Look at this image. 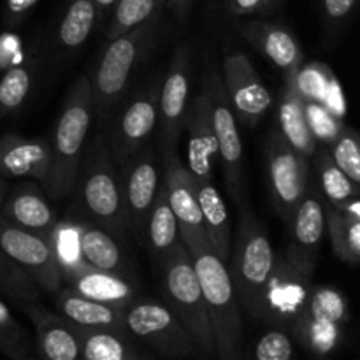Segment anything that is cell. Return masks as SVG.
<instances>
[{
    "mask_svg": "<svg viewBox=\"0 0 360 360\" xmlns=\"http://www.w3.org/2000/svg\"><path fill=\"white\" fill-rule=\"evenodd\" d=\"M91 122V84L86 76H81L70 86L51 139H48L49 164L41 185L51 199L62 200L74 193Z\"/></svg>",
    "mask_w": 360,
    "mask_h": 360,
    "instance_id": "obj_1",
    "label": "cell"
},
{
    "mask_svg": "<svg viewBox=\"0 0 360 360\" xmlns=\"http://www.w3.org/2000/svg\"><path fill=\"white\" fill-rule=\"evenodd\" d=\"M74 192V207L84 218L83 221L98 225L118 238L125 236L120 167L112 157L105 134H95L88 146H84Z\"/></svg>",
    "mask_w": 360,
    "mask_h": 360,
    "instance_id": "obj_2",
    "label": "cell"
},
{
    "mask_svg": "<svg viewBox=\"0 0 360 360\" xmlns=\"http://www.w3.org/2000/svg\"><path fill=\"white\" fill-rule=\"evenodd\" d=\"M199 278L214 338V355L238 360L243 355V316L227 264L213 252L210 243L186 250Z\"/></svg>",
    "mask_w": 360,
    "mask_h": 360,
    "instance_id": "obj_3",
    "label": "cell"
},
{
    "mask_svg": "<svg viewBox=\"0 0 360 360\" xmlns=\"http://www.w3.org/2000/svg\"><path fill=\"white\" fill-rule=\"evenodd\" d=\"M238 207V229L236 236H232L227 269L238 294L239 306L250 319L259 322L260 304L276 267L278 253H274L266 231L246 202Z\"/></svg>",
    "mask_w": 360,
    "mask_h": 360,
    "instance_id": "obj_4",
    "label": "cell"
},
{
    "mask_svg": "<svg viewBox=\"0 0 360 360\" xmlns=\"http://www.w3.org/2000/svg\"><path fill=\"white\" fill-rule=\"evenodd\" d=\"M157 32L158 16L109 41L94 77L90 79L94 116H97L98 120H104V116L122 101L132 79L134 70L157 39Z\"/></svg>",
    "mask_w": 360,
    "mask_h": 360,
    "instance_id": "obj_5",
    "label": "cell"
},
{
    "mask_svg": "<svg viewBox=\"0 0 360 360\" xmlns=\"http://www.w3.org/2000/svg\"><path fill=\"white\" fill-rule=\"evenodd\" d=\"M160 266L164 302L192 336L200 357H213L214 338L206 301L192 259L183 243L160 260Z\"/></svg>",
    "mask_w": 360,
    "mask_h": 360,
    "instance_id": "obj_6",
    "label": "cell"
},
{
    "mask_svg": "<svg viewBox=\"0 0 360 360\" xmlns=\"http://www.w3.org/2000/svg\"><path fill=\"white\" fill-rule=\"evenodd\" d=\"M123 320L127 330L160 357H200L192 336L164 301L139 294L123 309Z\"/></svg>",
    "mask_w": 360,
    "mask_h": 360,
    "instance_id": "obj_7",
    "label": "cell"
},
{
    "mask_svg": "<svg viewBox=\"0 0 360 360\" xmlns=\"http://www.w3.org/2000/svg\"><path fill=\"white\" fill-rule=\"evenodd\" d=\"M204 94L210 102L211 123L218 143V162L221 164L225 185L238 206L246 202L245 167H243V143L239 122L225 91L220 70L214 65L204 74Z\"/></svg>",
    "mask_w": 360,
    "mask_h": 360,
    "instance_id": "obj_8",
    "label": "cell"
},
{
    "mask_svg": "<svg viewBox=\"0 0 360 360\" xmlns=\"http://www.w3.org/2000/svg\"><path fill=\"white\" fill-rule=\"evenodd\" d=\"M192 86V48L183 42L174 49L158 95V125H160L162 167L176 155L179 137L185 130Z\"/></svg>",
    "mask_w": 360,
    "mask_h": 360,
    "instance_id": "obj_9",
    "label": "cell"
},
{
    "mask_svg": "<svg viewBox=\"0 0 360 360\" xmlns=\"http://www.w3.org/2000/svg\"><path fill=\"white\" fill-rule=\"evenodd\" d=\"M266 157L274 210L285 221H290L295 207L308 190L309 158L299 155L285 141L280 130L271 132Z\"/></svg>",
    "mask_w": 360,
    "mask_h": 360,
    "instance_id": "obj_10",
    "label": "cell"
},
{
    "mask_svg": "<svg viewBox=\"0 0 360 360\" xmlns=\"http://www.w3.org/2000/svg\"><path fill=\"white\" fill-rule=\"evenodd\" d=\"M160 84L153 83L137 91L112 118L105 139L118 165L125 164L130 157L139 153L150 141L158 122Z\"/></svg>",
    "mask_w": 360,
    "mask_h": 360,
    "instance_id": "obj_11",
    "label": "cell"
},
{
    "mask_svg": "<svg viewBox=\"0 0 360 360\" xmlns=\"http://www.w3.org/2000/svg\"><path fill=\"white\" fill-rule=\"evenodd\" d=\"M118 167L127 231L136 234V238L144 243L148 214L160 186L157 153L153 148L146 144L139 153L130 157L125 164Z\"/></svg>",
    "mask_w": 360,
    "mask_h": 360,
    "instance_id": "obj_12",
    "label": "cell"
},
{
    "mask_svg": "<svg viewBox=\"0 0 360 360\" xmlns=\"http://www.w3.org/2000/svg\"><path fill=\"white\" fill-rule=\"evenodd\" d=\"M0 250L14 262L20 264L41 290L55 294L63 285L62 269L51 239L11 224L6 217H2V213H0Z\"/></svg>",
    "mask_w": 360,
    "mask_h": 360,
    "instance_id": "obj_13",
    "label": "cell"
},
{
    "mask_svg": "<svg viewBox=\"0 0 360 360\" xmlns=\"http://www.w3.org/2000/svg\"><path fill=\"white\" fill-rule=\"evenodd\" d=\"M221 79L238 122L245 127H255L269 111L273 97L248 55L227 53L221 63Z\"/></svg>",
    "mask_w": 360,
    "mask_h": 360,
    "instance_id": "obj_14",
    "label": "cell"
},
{
    "mask_svg": "<svg viewBox=\"0 0 360 360\" xmlns=\"http://www.w3.org/2000/svg\"><path fill=\"white\" fill-rule=\"evenodd\" d=\"M311 292V276L295 269L287 259L278 255L276 267L267 283L259 322L271 327L290 329L304 309Z\"/></svg>",
    "mask_w": 360,
    "mask_h": 360,
    "instance_id": "obj_15",
    "label": "cell"
},
{
    "mask_svg": "<svg viewBox=\"0 0 360 360\" xmlns=\"http://www.w3.org/2000/svg\"><path fill=\"white\" fill-rule=\"evenodd\" d=\"M165 197L178 221L179 239L186 250L207 241L206 229L202 224L199 200H197V183L178 153L164 165L162 178Z\"/></svg>",
    "mask_w": 360,
    "mask_h": 360,
    "instance_id": "obj_16",
    "label": "cell"
},
{
    "mask_svg": "<svg viewBox=\"0 0 360 360\" xmlns=\"http://www.w3.org/2000/svg\"><path fill=\"white\" fill-rule=\"evenodd\" d=\"M326 232L323 197L316 190H306L290 218V246L285 259L297 271L313 276Z\"/></svg>",
    "mask_w": 360,
    "mask_h": 360,
    "instance_id": "obj_17",
    "label": "cell"
},
{
    "mask_svg": "<svg viewBox=\"0 0 360 360\" xmlns=\"http://www.w3.org/2000/svg\"><path fill=\"white\" fill-rule=\"evenodd\" d=\"M62 278L63 283L77 294L120 309H125L139 295L134 274L97 269L81 260L62 267Z\"/></svg>",
    "mask_w": 360,
    "mask_h": 360,
    "instance_id": "obj_18",
    "label": "cell"
},
{
    "mask_svg": "<svg viewBox=\"0 0 360 360\" xmlns=\"http://www.w3.org/2000/svg\"><path fill=\"white\" fill-rule=\"evenodd\" d=\"M25 315L32 320L37 338L39 355L48 360L81 359V343L74 323L58 313H51L39 301L23 308Z\"/></svg>",
    "mask_w": 360,
    "mask_h": 360,
    "instance_id": "obj_19",
    "label": "cell"
},
{
    "mask_svg": "<svg viewBox=\"0 0 360 360\" xmlns=\"http://www.w3.org/2000/svg\"><path fill=\"white\" fill-rule=\"evenodd\" d=\"M0 213L11 224L49 239L60 221L51 204L46 200L44 190L32 183H25L13 192H7L0 202Z\"/></svg>",
    "mask_w": 360,
    "mask_h": 360,
    "instance_id": "obj_20",
    "label": "cell"
},
{
    "mask_svg": "<svg viewBox=\"0 0 360 360\" xmlns=\"http://www.w3.org/2000/svg\"><path fill=\"white\" fill-rule=\"evenodd\" d=\"M238 32L283 74L295 72L302 63V49L292 32L273 21H241Z\"/></svg>",
    "mask_w": 360,
    "mask_h": 360,
    "instance_id": "obj_21",
    "label": "cell"
},
{
    "mask_svg": "<svg viewBox=\"0 0 360 360\" xmlns=\"http://www.w3.org/2000/svg\"><path fill=\"white\" fill-rule=\"evenodd\" d=\"M188 130V171L195 179H213V169L218 162V143L211 123L210 102L206 94L193 97L186 115Z\"/></svg>",
    "mask_w": 360,
    "mask_h": 360,
    "instance_id": "obj_22",
    "label": "cell"
},
{
    "mask_svg": "<svg viewBox=\"0 0 360 360\" xmlns=\"http://www.w3.org/2000/svg\"><path fill=\"white\" fill-rule=\"evenodd\" d=\"M48 164V139L16 134L0 136V178H32L41 183Z\"/></svg>",
    "mask_w": 360,
    "mask_h": 360,
    "instance_id": "obj_23",
    "label": "cell"
},
{
    "mask_svg": "<svg viewBox=\"0 0 360 360\" xmlns=\"http://www.w3.org/2000/svg\"><path fill=\"white\" fill-rule=\"evenodd\" d=\"M76 227L77 253L81 262L97 269L134 274L125 250L120 245L118 236L90 221L76 220Z\"/></svg>",
    "mask_w": 360,
    "mask_h": 360,
    "instance_id": "obj_24",
    "label": "cell"
},
{
    "mask_svg": "<svg viewBox=\"0 0 360 360\" xmlns=\"http://www.w3.org/2000/svg\"><path fill=\"white\" fill-rule=\"evenodd\" d=\"M278 120H280V132L285 141L302 157H315L316 141L308 127L304 101L295 86L294 72L285 74V83L281 88L280 102H278Z\"/></svg>",
    "mask_w": 360,
    "mask_h": 360,
    "instance_id": "obj_25",
    "label": "cell"
},
{
    "mask_svg": "<svg viewBox=\"0 0 360 360\" xmlns=\"http://www.w3.org/2000/svg\"><path fill=\"white\" fill-rule=\"evenodd\" d=\"M58 315L77 327H125L123 309L108 302L95 301L77 294L67 285H62L53 294ZM127 329V327H125Z\"/></svg>",
    "mask_w": 360,
    "mask_h": 360,
    "instance_id": "obj_26",
    "label": "cell"
},
{
    "mask_svg": "<svg viewBox=\"0 0 360 360\" xmlns=\"http://www.w3.org/2000/svg\"><path fill=\"white\" fill-rule=\"evenodd\" d=\"M326 227L338 259L355 267L360 260V200L359 197L338 206L323 202Z\"/></svg>",
    "mask_w": 360,
    "mask_h": 360,
    "instance_id": "obj_27",
    "label": "cell"
},
{
    "mask_svg": "<svg viewBox=\"0 0 360 360\" xmlns=\"http://www.w3.org/2000/svg\"><path fill=\"white\" fill-rule=\"evenodd\" d=\"M195 183L197 200H199L207 241L213 252L227 264L232 248V225L224 197L213 185V179H195Z\"/></svg>",
    "mask_w": 360,
    "mask_h": 360,
    "instance_id": "obj_28",
    "label": "cell"
},
{
    "mask_svg": "<svg viewBox=\"0 0 360 360\" xmlns=\"http://www.w3.org/2000/svg\"><path fill=\"white\" fill-rule=\"evenodd\" d=\"M81 359L86 360H137L144 354L136 338L125 327H77Z\"/></svg>",
    "mask_w": 360,
    "mask_h": 360,
    "instance_id": "obj_29",
    "label": "cell"
},
{
    "mask_svg": "<svg viewBox=\"0 0 360 360\" xmlns=\"http://www.w3.org/2000/svg\"><path fill=\"white\" fill-rule=\"evenodd\" d=\"M98 23L97 6L94 0H70L56 28V48L62 56L81 51Z\"/></svg>",
    "mask_w": 360,
    "mask_h": 360,
    "instance_id": "obj_30",
    "label": "cell"
},
{
    "mask_svg": "<svg viewBox=\"0 0 360 360\" xmlns=\"http://www.w3.org/2000/svg\"><path fill=\"white\" fill-rule=\"evenodd\" d=\"M144 243L150 248L151 255L157 262L164 260L176 246L181 243L178 231V221L165 197L164 186H158L157 197L153 200L150 214L146 221V232H144Z\"/></svg>",
    "mask_w": 360,
    "mask_h": 360,
    "instance_id": "obj_31",
    "label": "cell"
},
{
    "mask_svg": "<svg viewBox=\"0 0 360 360\" xmlns=\"http://www.w3.org/2000/svg\"><path fill=\"white\" fill-rule=\"evenodd\" d=\"M39 70L37 51H32L16 65L4 70L0 77V116L13 115L27 102Z\"/></svg>",
    "mask_w": 360,
    "mask_h": 360,
    "instance_id": "obj_32",
    "label": "cell"
},
{
    "mask_svg": "<svg viewBox=\"0 0 360 360\" xmlns=\"http://www.w3.org/2000/svg\"><path fill=\"white\" fill-rule=\"evenodd\" d=\"M341 327L343 326L336 322L315 319L308 313H301L288 330L311 354L327 355L340 343Z\"/></svg>",
    "mask_w": 360,
    "mask_h": 360,
    "instance_id": "obj_33",
    "label": "cell"
},
{
    "mask_svg": "<svg viewBox=\"0 0 360 360\" xmlns=\"http://www.w3.org/2000/svg\"><path fill=\"white\" fill-rule=\"evenodd\" d=\"M316 171L320 176V188H322L323 202L330 206H338L347 200L359 197V185L352 181L343 171L336 165L330 157L329 148L315 151Z\"/></svg>",
    "mask_w": 360,
    "mask_h": 360,
    "instance_id": "obj_34",
    "label": "cell"
},
{
    "mask_svg": "<svg viewBox=\"0 0 360 360\" xmlns=\"http://www.w3.org/2000/svg\"><path fill=\"white\" fill-rule=\"evenodd\" d=\"M0 292L21 309L41 297V288L32 280L30 274L2 250H0Z\"/></svg>",
    "mask_w": 360,
    "mask_h": 360,
    "instance_id": "obj_35",
    "label": "cell"
},
{
    "mask_svg": "<svg viewBox=\"0 0 360 360\" xmlns=\"http://www.w3.org/2000/svg\"><path fill=\"white\" fill-rule=\"evenodd\" d=\"M167 0H118L115 11L109 16V25L105 28V37L111 39L125 34L130 28L157 18L164 9Z\"/></svg>",
    "mask_w": 360,
    "mask_h": 360,
    "instance_id": "obj_36",
    "label": "cell"
},
{
    "mask_svg": "<svg viewBox=\"0 0 360 360\" xmlns=\"http://www.w3.org/2000/svg\"><path fill=\"white\" fill-rule=\"evenodd\" d=\"M302 313L343 326L348 320V302L345 295L336 288L311 287Z\"/></svg>",
    "mask_w": 360,
    "mask_h": 360,
    "instance_id": "obj_37",
    "label": "cell"
},
{
    "mask_svg": "<svg viewBox=\"0 0 360 360\" xmlns=\"http://www.w3.org/2000/svg\"><path fill=\"white\" fill-rule=\"evenodd\" d=\"M30 336L0 301V352L13 360L30 359Z\"/></svg>",
    "mask_w": 360,
    "mask_h": 360,
    "instance_id": "obj_38",
    "label": "cell"
},
{
    "mask_svg": "<svg viewBox=\"0 0 360 360\" xmlns=\"http://www.w3.org/2000/svg\"><path fill=\"white\" fill-rule=\"evenodd\" d=\"M329 151L338 167L354 183H360V143L359 134L348 125L343 127L340 136L329 144Z\"/></svg>",
    "mask_w": 360,
    "mask_h": 360,
    "instance_id": "obj_39",
    "label": "cell"
},
{
    "mask_svg": "<svg viewBox=\"0 0 360 360\" xmlns=\"http://www.w3.org/2000/svg\"><path fill=\"white\" fill-rule=\"evenodd\" d=\"M334 77H336V74L333 72V69L320 62L301 63L294 72L295 86H297L301 97L306 101L316 102L322 101Z\"/></svg>",
    "mask_w": 360,
    "mask_h": 360,
    "instance_id": "obj_40",
    "label": "cell"
},
{
    "mask_svg": "<svg viewBox=\"0 0 360 360\" xmlns=\"http://www.w3.org/2000/svg\"><path fill=\"white\" fill-rule=\"evenodd\" d=\"M304 101V111H306V120H308V127L311 130V136L315 137V141H320L326 146H329L340 132L343 130L345 122L340 120L338 116H334L329 109L323 104L316 101Z\"/></svg>",
    "mask_w": 360,
    "mask_h": 360,
    "instance_id": "obj_41",
    "label": "cell"
},
{
    "mask_svg": "<svg viewBox=\"0 0 360 360\" xmlns=\"http://www.w3.org/2000/svg\"><path fill=\"white\" fill-rule=\"evenodd\" d=\"M253 357L259 360H290L294 357V341L287 329L271 327L255 345Z\"/></svg>",
    "mask_w": 360,
    "mask_h": 360,
    "instance_id": "obj_42",
    "label": "cell"
},
{
    "mask_svg": "<svg viewBox=\"0 0 360 360\" xmlns=\"http://www.w3.org/2000/svg\"><path fill=\"white\" fill-rule=\"evenodd\" d=\"M23 39L13 32H4L0 34V70H6L9 67L16 65L21 60H25Z\"/></svg>",
    "mask_w": 360,
    "mask_h": 360,
    "instance_id": "obj_43",
    "label": "cell"
},
{
    "mask_svg": "<svg viewBox=\"0 0 360 360\" xmlns=\"http://www.w3.org/2000/svg\"><path fill=\"white\" fill-rule=\"evenodd\" d=\"M37 4L39 0H6L2 13L4 27L9 28V30L20 27Z\"/></svg>",
    "mask_w": 360,
    "mask_h": 360,
    "instance_id": "obj_44",
    "label": "cell"
},
{
    "mask_svg": "<svg viewBox=\"0 0 360 360\" xmlns=\"http://www.w3.org/2000/svg\"><path fill=\"white\" fill-rule=\"evenodd\" d=\"M320 104L326 105L334 116H338V118L345 122V118H347V98H345L343 88H341L338 77H334V79L330 81L329 88H327L326 95H323V98L320 101Z\"/></svg>",
    "mask_w": 360,
    "mask_h": 360,
    "instance_id": "obj_45",
    "label": "cell"
},
{
    "mask_svg": "<svg viewBox=\"0 0 360 360\" xmlns=\"http://www.w3.org/2000/svg\"><path fill=\"white\" fill-rule=\"evenodd\" d=\"M357 0H322L323 14L329 23H341L354 11Z\"/></svg>",
    "mask_w": 360,
    "mask_h": 360,
    "instance_id": "obj_46",
    "label": "cell"
},
{
    "mask_svg": "<svg viewBox=\"0 0 360 360\" xmlns=\"http://www.w3.org/2000/svg\"><path fill=\"white\" fill-rule=\"evenodd\" d=\"M266 6H269V0H227L229 14L232 16H246L264 9Z\"/></svg>",
    "mask_w": 360,
    "mask_h": 360,
    "instance_id": "obj_47",
    "label": "cell"
},
{
    "mask_svg": "<svg viewBox=\"0 0 360 360\" xmlns=\"http://www.w3.org/2000/svg\"><path fill=\"white\" fill-rule=\"evenodd\" d=\"M190 2L192 0H167L165 7H169L178 20H185L190 9Z\"/></svg>",
    "mask_w": 360,
    "mask_h": 360,
    "instance_id": "obj_48",
    "label": "cell"
},
{
    "mask_svg": "<svg viewBox=\"0 0 360 360\" xmlns=\"http://www.w3.org/2000/svg\"><path fill=\"white\" fill-rule=\"evenodd\" d=\"M95 6H97V13H98V23H104L109 16L115 11V6L118 0H94Z\"/></svg>",
    "mask_w": 360,
    "mask_h": 360,
    "instance_id": "obj_49",
    "label": "cell"
},
{
    "mask_svg": "<svg viewBox=\"0 0 360 360\" xmlns=\"http://www.w3.org/2000/svg\"><path fill=\"white\" fill-rule=\"evenodd\" d=\"M6 193H7V185H6V181H4L2 178H0V202H2V200H4Z\"/></svg>",
    "mask_w": 360,
    "mask_h": 360,
    "instance_id": "obj_50",
    "label": "cell"
},
{
    "mask_svg": "<svg viewBox=\"0 0 360 360\" xmlns=\"http://www.w3.org/2000/svg\"><path fill=\"white\" fill-rule=\"evenodd\" d=\"M269 4H274V0H269Z\"/></svg>",
    "mask_w": 360,
    "mask_h": 360,
    "instance_id": "obj_51",
    "label": "cell"
}]
</instances>
